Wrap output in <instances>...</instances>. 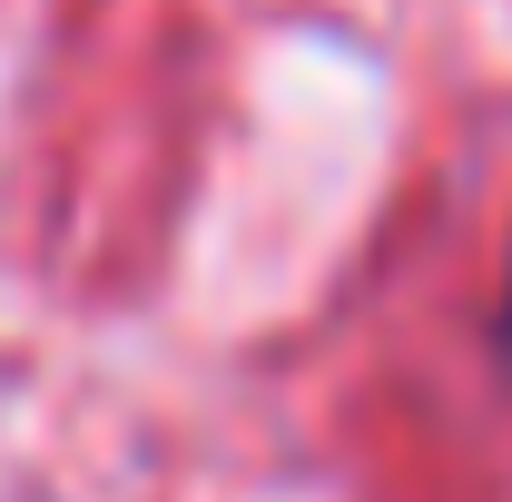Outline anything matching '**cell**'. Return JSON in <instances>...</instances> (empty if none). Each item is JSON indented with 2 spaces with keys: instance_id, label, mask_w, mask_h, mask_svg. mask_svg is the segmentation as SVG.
<instances>
[{
  "instance_id": "obj_1",
  "label": "cell",
  "mask_w": 512,
  "mask_h": 502,
  "mask_svg": "<svg viewBox=\"0 0 512 502\" xmlns=\"http://www.w3.org/2000/svg\"><path fill=\"white\" fill-rule=\"evenodd\" d=\"M493 345H503V365H512V266H503V306H493Z\"/></svg>"
}]
</instances>
